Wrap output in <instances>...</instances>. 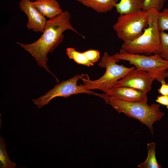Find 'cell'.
Segmentation results:
<instances>
[{"label": "cell", "instance_id": "15", "mask_svg": "<svg viewBox=\"0 0 168 168\" xmlns=\"http://www.w3.org/2000/svg\"><path fill=\"white\" fill-rule=\"evenodd\" d=\"M0 168H16V164L10 159L3 138L0 137Z\"/></svg>", "mask_w": 168, "mask_h": 168}, {"label": "cell", "instance_id": "20", "mask_svg": "<svg viewBox=\"0 0 168 168\" xmlns=\"http://www.w3.org/2000/svg\"><path fill=\"white\" fill-rule=\"evenodd\" d=\"M83 53L88 59L93 63L96 62L100 57V53L97 50H89Z\"/></svg>", "mask_w": 168, "mask_h": 168}, {"label": "cell", "instance_id": "10", "mask_svg": "<svg viewBox=\"0 0 168 168\" xmlns=\"http://www.w3.org/2000/svg\"><path fill=\"white\" fill-rule=\"evenodd\" d=\"M106 94L126 101L145 103L147 101L146 93L132 88L118 85L110 89Z\"/></svg>", "mask_w": 168, "mask_h": 168}, {"label": "cell", "instance_id": "5", "mask_svg": "<svg viewBox=\"0 0 168 168\" xmlns=\"http://www.w3.org/2000/svg\"><path fill=\"white\" fill-rule=\"evenodd\" d=\"M113 55L119 60L128 62L136 68L148 72L160 82L168 78V61L162 58L160 54L147 55L131 54L122 48Z\"/></svg>", "mask_w": 168, "mask_h": 168}, {"label": "cell", "instance_id": "17", "mask_svg": "<svg viewBox=\"0 0 168 168\" xmlns=\"http://www.w3.org/2000/svg\"><path fill=\"white\" fill-rule=\"evenodd\" d=\"M157 25L161 32L168 30V8L163 9L158 12Z\"/></svg>", "mask_w": 168, "mask_h": 168}, {"label": "cell", "instance_id": "6", "mask_svg": "<svg viewBox=\"0 0 168 168\" xmlns=\"http://www.w3.org/2000/svg\"><path fill=\"white\" fill-rule=\"evenodd\" d=\"M150 10L120 14L113 28L118 38L124 42L135 40L141 35L148 26Z\"/></svg>", "mask_w": 168, "mask_h": 168}, {"label": "cell", "instance_id": "22", "mask_svg": "<svg viewBox=\"0 0 168 168\" xmlns=\"http://www.w3.org/2000/svg\"><path fill=\"white\" fill-rule=\"evenodd\" d=\"M158 103L166 106L168 110V95H162L158 96L156 100Z\"/></svg>", "mask_w": 168, "mask_h": 168}, {"label": "cell", "instance_id": "21", "mask_svg": "<svg viewBox=\"0 0 168 168\" xmlns=\"http://www.w3.org/2000/svg\"><path fill=\"white\" fill-rule=\"evenodd\" d=\"M161 87L158 89V92L162 95H168V83H166L165 80L161 81Z\"/></svg>", "mask_w": 168, "mask_h": 168}, {"label": "cell", "instance_id": "2", "mask_svg": "<svg viewBox=\"0 0 168 168\" xmlns=\"http://www.w3.org/2000/svg\"><path fill=\"white\" fill-rule=\"evenodd\" d=\"M95 96L102 98L106 104L111 105L119 113H123L145 125L152 135L154 133L153 124L160 120L164 115L158 104L149 105L147 103L126 101L112 97L105 93H97Z\"/></svg>", "mask_w": 168, "mask_h": 168}, {"label": "cell", "instance_id": "3", "mask_svg": "<svg viewBox=\"0 0 168 168\" xmlns=\"http://www.w3.org/2000/svg\"><path fill=\"white\" fill-rule=\"evenodd\" d=\"M119 61L113 55L110 56L107 52H105L98 65L105 68V73L98 79L94 80H90L87 74H82L81 79L84 87L91 90H99L107 93L110 89L117 85L119 80L136 68L135 67L129 68L123 64L119 65L117 63Z\"/></svg>", "mask_w": 168, "mask_h": 168}, {"label": "cell", "instance_id": "7", "mask_svg": "<svg viewBox=\"0 0 168 168\" xmlns=\"http://www.w3.org/2000/svg\"><path fill=\"white\" fill-rule=\"evenodd\" d=\"M81 79V76L77 74L73 77L65 81H63L55 85L52 89L45 95L36 99H33L35 105L40 109L47 105L53 98L57 97L68 98L73 95L80 93L92 94L95 96L96 92L86 88L84 84L77 85L78 80Z\"/></svg>", "mask_w": 168, "mask_h": 168}, {"label": "cell", "instance_id": "14", "mask_svg": "<svg viewBox=\"0 0 168 168\" xmlns=\"http://www.w3.org/2000/svg\"><path fill=\"white\" fill-rule=\"evenodd\" d=\"M156 144L153 142L147 144L148 155L145 161L138 165L140 168H161V165L157 162L156 157Z\"/></svg>", "mask_w": 168, "mask_h": 168}, {"label": "cell", "instance_id": "8", "mask_svg": "<svg viewBox=\"0 0 168 168\" xmlns=\"http://www.w3.org/2000/svg\"><path fill=\"white\" fill-rule=\"evenodd\" d=\"M155 79L148 72L136 68L119 80L117 85L132 88L147 94L151 90Z\"/></svg>", "mask_w": 168, "mask_h": 168}, {"label": "cell", "instance_id": "12", "mask_svg": "<svg viewBox=\"0 0 168 168\" xmlns=\"http://www.w3.org/2000/svg\"><path fill=\"white\" fill-rule=\"evenodd\" d=\"M97 12L105 13L115 7L118 0H76Z\"/></svg>", "mask_w": 168, "mask_h": 168}, {"label": "cell", "instance_id": "19", "mask_svg": "<svg viewBox=\"0 0 168 168\" xmlns=\"http://www.w3.org/2000/svg\"><path fill=\"white\" fill-rule=\"evenodd\" d=\"M166 0H145L142 10L148 11L155 8L158 12H160L163 8Z\"/></svg>", "mask_w": 168, "mask_h": 168}, {"label": "cell", "instance_id": "11", "mask_svg": "<svg viewBox=\"0 0 168 168\" xmlns=\"http://www.w3.org/2000/svg\"><path fill=\"white\" fill-rule=\"evenodd\" d=\"M31 3L44 16L49 19L63 12L59 3L56 0H37L31 1Z\"/></svg>", "mask_w": 168, "mask_h": 168}, {"label": "cell", "instance_id": "9", "mask_svg": "<svg viewBox=\"0 0 168 168\" xmlns=\"http://www.w3.org/2000/svg\"><path fill=\"white\" fill-rule=\"evenodd\" d=\"M19 7L27 16V28L32 29L34 31L43 33L47 20L32 4L31 1L30 0H20Z\"/></svg>", "mask_w": 168, "mask_h": 168}, {"label": "cell", "instance_id": "16", "mask_svg": "<svg viewBox=\"0 0 168 168\" xmlns=\"http://www.w3.org/2000/svg\"><path fill=\"white\" fill-rule=\"evenodd\" d=\"M66 53L69 58L73 59L78 64H82L87 66H92L94 63L89 61L83 52L77 51L72 48L67 49Z\"/></svg>", "mask_w": 168, "mask_h": 168}, {"label": "cell", "instance_id": "4", "mask_svg": "<svg viewBox=\"0 0 168 168\" xmlns=\"http://www.w3.org/2000/svg\"><path fill=\"white\" fill-rule=\"evenodd\" d=\"M158 12L155 8L150 10L148 26L142 34L132 41L124 43L122 49L131 54L147 55L160 54L161 32L157 25Z\"/></svg>", "mask_w": 168, "mask_h": 168}, {"label": "cell", "instance_id": "1", "mask_svg": "<svg viewBox=\"0 0 168 168\" xmlns=\"http://www.w3.org/2000/svg\"><path fill=\"white\" fill-rule=\"evenodd\" d=\"M70 13L65 11L60 14L47 20L44 32L41 36L33 43L25 44L16 42L25 50L29 52L40 66L44 68L47 72L52 74L57 82L59 81L49 69L47 66L48 53H52L62 43L64 36L63 32L67 30H71L83 38L72 26L70 22Z\"/></svg>", "mask_w": 168, "mask_h": 168}, {"label": "cell", "instance_id": "13", "mask_svg": "<svg viewBox=\"0 0 168 168\" xmlns=\"http://www.w3.org/2000/svg\"><path fill=\"white\" fill-rule=\"evenodd\" d=\"M145 0H120L115 5L117 12L120 14L133 13L142 10Z\"/></svg>", "mask_w": 168, "mask_h": 168}, {"label": "cell", "instance_id": "18", "mask_svg": "<svg viewBox=\"0 0 168 168\" xmlns=\"http://www.w3.org/2000/svg\"><path fill=\"white\" fill-rule=\"evenodd\" d=\"M160 54L161 57L168 61V34L161 32Z\"/></svg>", "mask_w": 168, "mask_h": 168}]
</instances>
